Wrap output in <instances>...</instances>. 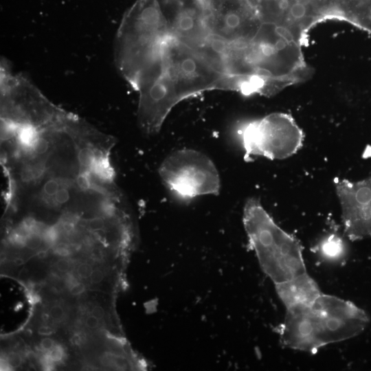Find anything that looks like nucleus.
I'll list each match as a JSON object with an SVG mask.
<instances>
[{
	"label": "nucleus",
	"mask_w": 371,
	"mask_h": 371,
	"mask_svg": "<svg viewBox=\"0 0 371 371\" xmlns=\"http://www.w3.org/2000/svg\"><path fill=\"white\" fill-rule=\"evenodd\" d=\"M84 324L89 329H95L100 326V322L98 318L90 313L86 316Z\"/></svg>",
	"instance_id": "14"
},
{
	"label": "nucleus",
	"mask_w": 371,
	"mask_h": 371,
	"mask_svg": "<svg viewBox=\"0 0 371 371\" xmlns=\"http://www.w3.org/2000/svg\"><path fill=\"white\" fill-rule=\"evenodd\" d=\"M73 262L67 258H60L55 263L56 269L61 273L70 272L72 268Z\"/></svg>",
	"instance_id": "12"
},
{
	"label": "nucleus",
	"mask_w": 371,
	"mask_h": 371,
	"mask_svg": "<svg viewBox=\"0 0 371 371\" xmlns=\"http://www.w3.org/2000/svg\"><path fill=\"white\" fill-rule=\"evenodd\" d=\"M47 354L53 361L59 362L63 359L64 350L62 346L55 345Z\"/></svg>",
	"instance_id": "13"
},
{
	"label": "nucleus",
	"mask_w": 371,
	"mask_h": 371,
	"mask_svg": "<svg viewBox=\"0 0 371 371\" xmlns=\"http://www.w3.org/2000/svg\"><path fill=\"white\" fill-rule=\"evenodd\" d=\"M369 321L366 312L353 302L322 293L308 305L286 310L280 340L286 348L314 354L357 336Z\"/></svg>",
	"instance_id": "1"
},
{
	"label": "nucleus",
	"mask_w": 371,
	"mask_h": 371,
	"mask_svg": "<svg viewBox=\"0 0 371 371\" xmlns=\"http://www.w3.org/2000/svg\"><path fill=\"white\" fill-rule=\"evenodd\" d=\"M93 270L92 266L90 264L87 262H82L78 265L76 268V273L80 278L86 280L90 278Z\"/></svg>",
	"instance_id": "10"
},
{
	"label": "nucleus",
	"mask_w": 371,
	"mask_h": 371,
	"mask_svg": "<svg viewBox=\"0 0 371 371\" xmlns=\"http://www.w3.org/2000/svg\"><path fill=\"white\" fill-rule=\"evenodd\" d=\"M71 341L76 345L80 346L84 342L83 335L80 333H75L71 338Z\"/></svg>",
	"instance_id": "22"
},
{
	"label": "nucleus",
	"mask_w": 371,
	"mask_h": 371,
	"mask_svg": "<svg viewBox=\"0 0 371 371\" xmlns=\"http://www.w3.org/2000/svg\"><path fill=\"white\" fill-rule=\"evenodd\" d=\"M49 317L56 322H60L65 318V311L63 307L58 304H53L48 311Z\"/></svg>",
	"instance_id": "9"
},
{
	"label": "nucleus",
	"mask_w": 371,
	"mask_h": 371,
	"mask_svg": "<svg viewBox=\"0 0 371 371\" xmlns=\"http://www.w3.org/2000/svg\"><path fill=\"white\" fill-rule=\"evenodd\" d=\"M313 249L320 258L328 262H341L346 260L348 254L346 241L334 233L322 237Z\"/></svg>",
	"instance_id": "8"
},
{
	"label": "nucleus",
	"mask_w": 371,
	"mask_h": 371,
	"mask_svg": "<svg viewBox=\"0 0 371 371\" xmlns=\"http://www.w3.org/2000/svg\"><path fill=\"white\" fill-rule=\"evenodd\" d=\"M37 333L41 336H49L55 333V329L49 326L43 325L38 327Z\"/></svg>",
	"instance_id": "20"
},
{
	"label": "nucleus",
	"mask_w": 371,
	"mask_h": 371,
	"mask_svg": "<svg viewBox=\"0 0 371 371\" xmlns=\"http://www.w3.org/2000/svg\"><path fill=\"white\" fill-rule=\"evenodd\" d=\"M85 290V285L82 282H79L69 289V293L74 296L81 295Z\"/></svg>",
	"instance_id": "19"
},
{
	"label": "nucleus",
	"mask_w": 371,
	"mask_h": 371,
	"mask_svg": "<svg viewBox=\"0 0 371 371\" xmlns=\"http://www.w3.org/2000/svg\"><path fill=\"white\" fill-rule=\"evenodd\" d=\"M5 359L11 368H16L19 367L23 362L21 355L16 352H9L5 357Z\"/></svg>",
	"instance_id": "11"
},
{
	"label": "nucleus",
	"mask_w": 371,
	"mask_h": 371,
	"mask_svg": "<svg viewBox=\"0 0 371 371\" xmlns=\"http://www.w3.org/2000/svg\"><path fill=\"white\" fill-rule=\"evenodd\" d=\"M54 346V340L49 337L42 339L40 342V347L44 351H49Z\"/></svg>",
	"instance_id": "18"
},
{
	"label": "nucleus",
	"mask_w": 371,
	"mask_h": 371,
	"mask_svg": "<svg viewBox=\"0 0 371 371\" xmlns=\"http://www.w3.org/2000/svg\"><path fill=\"white\" fill-rule=\"evenodd\" d=\"M89 257L93 260L100 261L104 258L103 251L100 247H93L90 250Z\"/></svg>",
	"instance_id": "17"
},
{
	"label": "nucleus",
	"mask_w": 371,
	"mask_h": 371,
	"mask_svg": "<svg viewBox=\"0 0 371 371\" xmlns=\"http://www.w3.org/2000/svg\"><path fill=\"white\" fill-rule=\"evenodd\" d=\"M23 262V260L21 258H16L14 260V263L17 265H20Z\"/></svg>",
	"instance_id": "23"
},
{
	"label": "nucleus",
	"mask_w": 371,
	"mask_h": 371,
	"mask_svg": "<svg viewBox=\"0 0 371 371\" xmlns=\"http://www.w3.org/2000/svg\"><path fill=\"white\" fill-rule=\"evenodd\" d=\"M64 282L68 289L80 282L77 278L71 272L66 273L64 278Z\"/></svg>",
	"instance_id": "16"
},
{
	"label": "nucleus",
	"mask_w": 371,
	"mask_h": 371,
	"mask_svg": "<svg viewBox=\"0 0 371 371\" xmlns=\"http://www.w3.org/2000/svg\"><path fill=\"white\" fill-rule=\"evenodd\" d=\"M346 236L351 240L371 238V177L336 183Z\"/></svg>",
	"instance_id": "6"
},
{
	"label": "nucleus",
	"mask_w": 371,
	"mask_h": 371,
	"mask_svg": "<svg viewBox=\"0 0 371 371\" xmlns=\"http://www.w3.org/2000/svg\"><path fill=\"white\" fill-rule=\"evenodd\" d=\"M245 158L262 156L283 159L302 146L304 134L293 117L274 113L247 123L240 132Z\"/></svg>",
	"instance_id": "5"
},
{
	"label": "nucleus",
	"mask_w": 371,
	"mask_h": 371,
	"mask_svg": "<svg viewBox=\"0 0 371 371\" xmlns=\"http://www.w3.org/2000/svg\"><path fill=\"white\" fill-rule=\"evenodd\" d=\"M90 313L98 318L99 319H103L105 315V311L104 308L98 305L93 306L91 309Z\"/></svg>",
	"instance_id": "21"
},
{
	"label": "nucleus",
	"mask_w": 371,
	"mask_h": 371,
	"mask_svg": "<svg viewBox=\"0 0 371 371\" xmlns=\"http://www.w3.org/2000/svg\"><path fill=\"white\" fill-rule=\"evenodd\" d=\"M1 121L36 129L62 116L66 111L52 103L25 75L1 63Z\"/></svg>",
	"instance_id": "3"
},
{
	"label": "nucleus",
	"mask_w": 371,
	"mask_h": 371,
	"mask_svg": "<svg viewBox=\"0 0 371 371\" xmlns=\"http://www.w3.org/2000/svg\"><path fill=\"white\" fill-rule=\"evenodd\" d=\"M104 278V273L102 270L100 269H95L93 270L90 276V281L92 284L100 283Z\"/></svg>",
	"instance_id": "15"
},
{
	"label": "nucleus",
	"mask_w": 371,
	"mask_h": 371,
	"mask_svg": "<svg viewBox=\"0 0 371 371\" xmlns=\"http://www.w3.org/2000/svg\"><path fill=\"white\" fill-rule=\"evenodd\" d=\"M159 174L168 188L182 199L219 193L221 181L214 164L194 149H180L168 155Z\"/></svg>",
	"instance_id": "4"
},
{
	"label": "nucleus",
	"mask_w": 371,
	"mask_h": 371,
	"mask_svg": "<svg viewBox=\"0 0 371 371\" xmlns=\"http://www.w3.org/2000/svg\"><path fill=\"white\" fill-rule=\"evenodd\" d=\"M243 222L262 270L274 284L307 272L300 242L275 223L258 199L247 200Z\"/></svg>",
	"instance_id": "2"
},
{
	"label": "nucleus",
	"mask_w": 371,
	"mask_h": 371,
	"mask_svg": "<svg viewBox=\"0 0 371 371\" xmlns=\"http://www.w3.org/2000/svg\"><path fill=\"white\" fill-rule=\"evenodd\" d=\"M274 285L286 310L308 305L322 293L307 272Z\"/></svg>",
	"instance_id": "7"
}]
</instances>
